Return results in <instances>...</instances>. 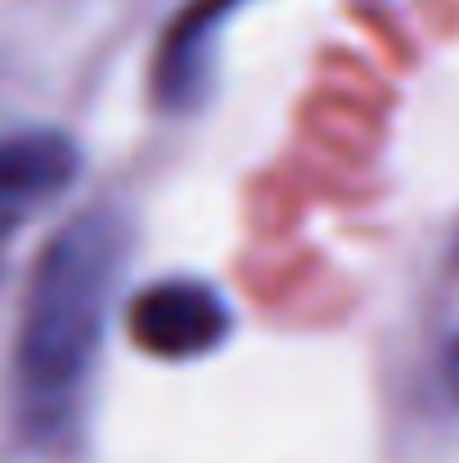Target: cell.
Segmentation results:
<instances>
[{
    "instance_id": "obj_3",
    "label": "cell",
    "mask_w": 459,
    "mask_h": 463,
    "mask_svg": "<svg viewBox=\"0 0 459 463\" xmlns=\"http://www.w3.org/2000/svg\"><path fill=\"white\" fill-rule=\"evenodd\" d=\"M77 180V145L59 131L0 136V257L14 234Z\"/></svg>"
},
{
    "instance_id": "obj_1",
    "label": "cell",
    "mask_w": 459,
    "mask_h": 463,
    "mask_svg": "<svg viewBox=\"0 0 459 463\" xmlns=\"http://www.w3.org/2000/svg\"><path fill=\"white\" fill-rule=\"evenodd\" d=\"M127 248V216L86 207L36 261L14 342V410L32 446H63L86 414Z\"/></svg>"
},
{
    "instance_id": "obj_2",
    "label": "cell",
    "mask_w": 459,
    "mask_h": 463,
    "mask_svg": "<svg viewBox=\"0 0 459 463\" xmlns=\"http://www.w3.org/2000/svg\"><path fill=\"white\" fill-rule=\"evenodd\" d=\"M127 328L136 346L158 360H198L230 337L234 315L203 279H162L131 302Z\"/></svg>"
},
{
    "instance_id": "obj_4",
    "label": "cell",
    "mask_w": 459,
    "mask_h": 463,
    "mask_svg": "<svg viewBox=\"0 0 459 463\" xmlns=\"http://www.w3.org/2000/svg\"><path fill=\"white\" fill-rule=\"evenodd\" d=\"M442 378H446V392L459 401V337L446 346V355H442Z\"/></svg>"
}]
</instances>
